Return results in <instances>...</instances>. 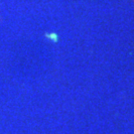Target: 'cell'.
<instances>
[{
  "instance_id": "6da1fadb",
  "label": "cell",
  "mask_w": 134,
  "mask_h": 134,
  "mask_svg": "<svg viewBox=\"0 0 134 134\" xmlns=\"http://www.w3.org/2000/svg\"><path fill=\"white\" fill-rule=\"evenodd\" d=\"M46 37L49 39H51L53 42L55 43H57L58 42V35L55 33H51V34H46Z\"/></svg>"
}]
</instances>
